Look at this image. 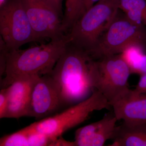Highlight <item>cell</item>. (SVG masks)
Instances as JSON below:
<instances>
[{
  "label": "cell",
  "mask_w": 146,
  "mask_h": 146,
  "mask_svg": "<svg viewBox=\"0 0 146 146\" xmlns=\"http://www.w3.org/2000/svg\"><path fill=\"white\" fill-rule=\"evenodd\" d=\"M7 0H0V8L4 5Z\"/></svg>",
  "instance_id": "22"
},
{
  "label": "cell",
  "mask_w": 146,
  "mask_h": 146,
  "mask_svg": "<svg viewBox=\"0 0 146 146\" xmlns=\"http://www.w3.org/2000/svg\"><path fill=\"white\" fill-rule=\"evenodd\" d=\"M8 104V90L7 87L1 89L0 91V118L5 117Z\"/></svg>",
  "instance_id": "18"
},
{
  "label": "cell",
  "mask_w": 146,
  "mask_h": 146,
  "mask_svg": "<svg viewBox=\"0 0 146 146\" xmlns=\"http://www.w3.org/2000/svg\"><path fill=\"white\" fill-rule=\"evenodd\" d=\"M110 106L106 98L100 91L95 90L86 99L59 114L33 124L36 130L48 136L53 142L67 131L84 122L92 112L109 109Z\"/></svg>",
  "instance_id": "4"
},
{
  "label": "cell",
  "mask_w": 146,
  "mask_h": 146,
  "mask_svg": "<svg viewBox=\"0 0 146 146\" xmlns=\"http://www.w3.org/2000/svg\"><path fill=\"white\" fill-rule=\"evenodd\" d=\"M86 0H65V11L63 18L65 31L69 30L85 12Z\"/></svg>",
  "instance_id": "17"
},
{
  "label": "cell",
  "mask_w": 146,
  "mask_h": 146,
  "mask_svg": "<svg viewBox=\"0 0 146 146\" xmlns=\"http://www.w3.org/2000/svg\"><path fill=\"white\" fill-rule=\"evenodd\" d=\"M130 94L111 105L118 120L130 123H146V93Z\"/></svg>",
  "instance_id": "12"
},
{
  "label": "cell",
  "mask_w": 146,
  "mask_h": 146,
  "mask_svg": "<svg viewBox=\"0 0 146 146\" xmlns=\"http://www.w3.org/2000/svg\"><path fill=\"white\" fill-rule=\"evenodd\" d=\"M119 8L133 23L146 26V0H119Z\"/></svg>",
  "instance_id": "16"
},
{
  "label": "cell",
  "mask_w": 146,
  "mask_h": 146,
  "mask_svg": "<svg viewBox=\"0 0 146 146\" xmlns=\"http://www.w3.org/2000/svg\"><path fill=\"white\" fill-rule=\"evenodd\" d=\"M112 140V146H146V123L123 122L117 126Z\"/></svg>",
  "instance_id": "13"
},
{
  "label": "cell",
  "mask_w": 146,
  "mask_h": 146,
  "mask_svg": "<svg viewBox=\"0 0 146 146\" xmlns=\"http://www.w3.org/2000/svg\"><path fill=\"white\" fill-rule=\"evenodd\" d=\"M62 106L60 89L56 82L50 75L39 77L33 88L28 117L44 119Z\"/></svg>",
  "instance_id": "9"
},
{
  "label": "cell",
  "mask_w": 146,
  "mask_h": 146,
  "mask_svg": "<svg viewBox=\"0 0 146 146\" xmlns=\"http://www.w3.org/2000/svg\"><path fill=\"white\" fill-rule=\"evenodd\" d=\"M119 12L107 30L89 52L94 59L121 53L129 45L141 44L146 47V29Z\"/></svg>",
  "instance_id": "6"
},
{
  "label": "cell",
  "mask_w": 146,
  "mask_h": 146,
  "mask_svg": "<svg viewBox=\"0 0 146 146\" xmlns=\"http://www.w3.org/2000/svg\"><path fill=\"white\" fill-rule=\"evenodd\" d=\"M118 121L114 112H110L99 121L80 128L76 131L75 146L104 145L113 138Z\"/></svg>",
  "instance_id": "11"
},
{
  "label": "cell",
  "mask_w": 146,
  "mask_h": 146,
  "mask_svg": "<svg viewBox=\"0 0 146 146\" xmlns=\"http://www.w3.org/2000/svg\"><path fill=\"white\" fill-rule=\"evenodd\" d=\"M70 43L67 35L62 39L27 49L8 51L1 89L8 87L16 79L26 76L50 75Z\"/></svg>",
  "instance_id": "2"
},
{
  "label": "cell",
  "mask_w": 146,
  "mask_h": 146,
  "mask_svg": "<svg viewBox=\"0 0 146 146\" xmlns=\"http://www.w3.org/2000/svg\"><path fill=\"white\" fill-rule=\"evenodd\" d=\"M132 94H140L146 93V74L141 76L136 88L132 90Z\"/></svg>",
  "instance_id": "19"
},
{
  "label": "cell",
  "mask_w": 146,
  "mask_h": 146,
  "mask_svg": "<svg viewBox=\"0 0 146 146\" xmlns=\"http://www.w3.org/2000/svg\"><path fill=\"white\" fill-rule=\"evenodd\" d=\"M29 21L37 41L66 36L62 15L44 0H23Z\"/></svg>",
  "instance_id": "8"
},
{
  "label": "cell",
  "mask_w": 146,
  "mask_h": 146,
  "mask_svg": "<svg viewBox=\"0 0 146 146\" xmlns=\"http://www.w3.org/2000/svg\"><path fill=\"white\" fill-rule=\"evenodd\" d=\"M146 48L139 44H133L121 53L122 57L130 68L131 74L141 76L146 74Z\"/></svg>",
  "instance_id": "15"
},
{
  "label": "cell",
  "mask_w": 146,
  "mask_h": 146,
  "mask_svg": "<svg viewBox=\"0 0 146 146\" xmlns=\"http://www.w3.org/2000/svg\"><path fill=\"white\" fill-rule=\"evenodd\" d=\"M46 2L55 9L60 14L62 15V3L63 0H44Z\"/></svg>",
  "instance_id": "20"
},
{
  "label": "cell",
  "mask_w": 146,
  "mask_h": 146,
  "mask_svg": "<svg viewBox=\"0 0 146 146\" xmlns=\"http://www.w3.org/2000/svg\"><path fill=\"white\" fill-rule=\"evenodd\" d=\"M0 33L9 51L37 41L23 0H7L0 8Z\"/></svg>",
  "instance_id": "7"
},
{
  "label": "cell",
  "mask_w": 146,
  "mask_h": 146,
  "mask_svg": "<svg viewBox=\"0 0 146 146\" xmlns=\"http://www.w3.org/2000/svg\"><path fill=\"white\" fill-rule=\"evenodd\" d=\"M26 76L16 79L7 87L8 104L5 118L28 117L33 88L39 77Z\"/></svg>",
  "instance_id": "10"
},
{
  "label": "cell",
  "mask_w": 146,
  "mask_h": 146,
  "mask_svg": "<svg viewBox=\"0 0 146 146\" xmlns=\"http://www.w3.org/2000/svg\"><path fill=\"white\" fill-rule=\"evenodd\" d=\"M51 143V139L36 130L33 123L0 139L1 146H50Z\"/></svg>",
  "instance_id": "14"
},
{
  "label": "cell",
  "mask_w": 146,
  "mask_h": 146,
  "mask_svg": "<svg viewBox=\"0 0 146 146\" xmlns=\"http://www.w3.org/2000/svg\"><path fill=\"white\" fill-rule=\"evenodd\" d=\"M100 1L101 0H86L85 4V12L95 4Z\"/></svg>",
  "instance_id": "21"
},
{
  "label": "cell",
  "mask_w": 146,
  "mask_h": 146,
  "mask_svg": "<svg viewBox=\"0 0 146 146\" xmlns=\"http://www.w3.org/2000/svg\"><path fill=\"white\" fill-rule=\"evenodd\" d=\"M119 0H101L86 11L67 34L70 44L91 51L117 15Z\"/></svg>",
  "instance_id": "3"
},
{
  "label": "cell",
  "mask_w": 146,
  "mask_h": 146,
  "mask_svg": "<svg viewBox=\"0 0 146 146\" xmlns=\"http://www.w3.org/2000/svg\"><path fill=\"white\" fill-rule=\"evenodd\" d=\"M131 71L121 54L96 60L94 86L110 105L127 96L131 90L129 87Z\"/></svg>",
  "instance_id": "5"
},
{
  "label": "cell",
  "mask_w": 146,
  "mask_h": 146,
  "mask_svg": "<svg viewBox=\"0 0 146 146\" xmlns=\"http://www.w3.org/2000/svg\"><path fill=\"white\" fill-rule=\"evenodd\" d=\"M96 61L88 52L69 43L50 74L59 85L62 106L76 104L96 90Z\"/></svg>",
  "instance_id": "1"
}]
</instances>
